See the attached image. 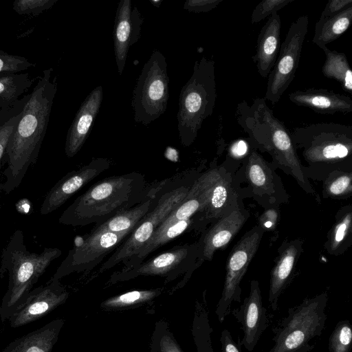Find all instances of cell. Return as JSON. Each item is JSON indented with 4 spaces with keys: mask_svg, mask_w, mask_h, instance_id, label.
I'll list each match as a JSON object with an SVG mask.
<instances>
[{
    "mask_svg": "<svg viewBox=\"0 0 352 352\" xmlns=\"http://www.w3.org/2000/svg\"><path fill=\"white\" fill-rule=\"evenodd\" d=\"M52 68L45 69L28 96L21 116L9 138L4 160L7 167L0 190L10 194L19 187L29 168L38 159L56 93Z\"/></svg>",
    "mask_w": 352,
    "mask_h": 352,
    "instance_id": "6da1fadb",
    "label": "cell"
},
{
    "mask_svg": "<svg viewBox=\"0 0 352 352\" xmlns=\"http://www.w3.org/2000/svg\"><path fill=\"white\" fill-rule=\"evenodd\" d=\"M150 186L144 175L137 172L104 178L78 197L58 222L74 227L102 223L141 202Z\"/></svg>",
    "mask_w": 352,
    "mask_h": 352,
    "instance_id": "7a4b0ae2",
    "label": "cell"
},
{
    "mask_svg": "<svg viewBox=\"0 0 352 352\" xmlns=\"http://www.w3.org/2000/svg\"><path fill=\"white\" fill-rule=\"evenodd\" d=\"M235 118L238 124L248 135L250 144L269 153L276 162L289 168L305 188V179L291 132L274 116L264 98H255L251 104L245 100L238 103Z\"/></svg>",
    "mask_w": 352,
    "mask_h": 352,
    "instance_id": "3957f363",
    "label": "cell"
},
{
    "mask_svg": "<svg viewBox=\"0 0 352 352\" xmlns=\"http://www.w3.org/2000/svg\"><path fill=\"white\" fill-rule=\"evenodd\" d=\"M214 64L206 56L196 60L190 78L181 90L177 118L179 138L184 146L194 142L203 122L213 113L217 99Z\"/></svg>",
    "mask_w": 352,
    "mask_h": 352,
    "instance_id": "277c9868",
    "label": "cell"
},
{
    "mask_svg": "<svg viewBox=\"0 0 352 352\" xmlns=\"http://www.w3.org/2000/svg\"><path fill=\"white\" fill-rule=\"evenodd\" d=\"M328 294L322 292L289 307L287 316L272 329L273 346L268 352H309L325 327Z\"/></svg>",
    "mask_w": 352,
    "mask_h": 352,
    "instance_id": "5b68a950",
    "label": "cell"
},
{
    "mask_svg": "<svg viewBox=\"0 0 352 352\" xmlns=\"http://www.w3.org/2000/svg\"><path fill=\"white\" fill-rule=\"evenodd\" d=\"M57 248H45L40 253L30 252L23 233L16 230L3 249L0 275L8 273V305L15 304L37 282L47 267L61 255Z\"/></svg>",
    "mask_w": 352,
    "mask_h": 352,
    "instance_id": "8992f818",
    "label": "cell"
},
{
    "mask_svg": "<svg viewBox=\"0 0 352 352\" xmlns=\"http://www.w3.org/2000/svg\"><path fill=\"white\" fill-rule=\"evenodd\" d=\"M170 181V179L166 180L155 206L140 221L112 255L100 265L98 270V274L103 273L118 264L124 265L136 256L162 222L183 201L193 183H182L179 179H176L175 182Z\"/></svg>",
    "mask_w": 352,
    "mask_h": 352,
    "instance_id": "52a82bcc",
    "label": "cell"
},
{
    "mask_svg": "<svg viewBox=\"0 0 352 352\" xmlns=\"http://www.w3.org/2000/svg\"><path fill=\"white\" fill-rule=\"evenodd\" d=\"M294 147L302 148L310 163H337L348 160L352 153V126L320 122L296 126L291 132Z\"/></svg>",
    "mask_w": 352,
    "mask_h": 352,
    "instance_id": "ba28073f",
    "label": "cell"
},
{
    "mask_svg": "<svg viewBox=\"0 0 352 352\" xmlns=\"http://www.w3.org/2000/svg\"><path fill=\"white\" fill-rule=\"evenodd\" d=\"M167 72L165 56L154 50L144 64L133 92L131 105L136 122L148 125L166 110L169 98Z\"/></svg>",
    "mask_w": 352,
    "mask_h": 352,
    "instance_id": "9c48e42d",
    "label": "cell"
},
{
    "mask_svg": "<svg viewBox=\"0 0 352 352\" xmlns=\"http://www.w3.org/2000/svg\"><path fill=\"white\" fill-rule=\"evenodd\" d=\"M199 241L192 244L176 245L156 256L129 268L123 267L109 278L111 284L129 280L140 276H159L171 281L186 273L189 278L198 267Z\"/></svg>",
    "mask_w": 352,
    "mask_h": 352,
    "instance_id": "30bf717a",
    "label": "cell"
},
{
    "mask_svg": "<svg viewBox=\"0 0 352 352\" xmlns=\"http://www.w3.org/2000/svg\"><path fill=\"white\" fill-rule=\"evenodd\" d=\"M309 16H300L290 25L276 63L267 78L264 99L277 103L293 81L298 67L304 41L308 33Z\"/></svg>",
    "mask_w": 352,
    "mask_h": 352,
    "instance_id": "8fae6325",
    "label": "cell"
},
{
    "mask_svg": "<svg viewBox=\"0 0 352 352\" xmlns=\"http://www.w3.org/2000/svg\"><path fill=\"white\" fill-rule=\"evenodd\" d=\"M263 234V230L259 226H254L243 235L229 254L223 288L215 309L220 322L230 314L234 302H241L240 284L258 250Z\"/></svg>",
    "mask_w": 352,
    "mask_h": 352,
    "instance_id": "7c38bea8",
    "label": "cell"
},
{
    "mask_svg": "<svg viewBox=\"0 0 352 352\" xmlns=\"http://www.w3.org/2000/svg\"><path fill=\"white\" fill-rule=\"evenodd\" d=\"M133 230L110 232L92 230L80 236L62 261L54 278L59 279L72 273L89 272L120 245Z\"/></svg>",
    "mask_w": 352,
    "mask_h": 352,
    "instance_id": "4fadbf2b",
    "label": "cell"
},
{
    "mask_svg": "<svg viewBox=\"0 0 352 352\" xmlns=\"http://www.w3.org/2000/svg\"><path fill=\"white\" fill-rule=\"evenodd\" d=\"M107 158H94L87 164L63 177L45 195L40 208L41 214H47L63 205L87 184L109 168Z\"/></svg>",
    "mask_w": 352,
    "mask_h": 352,
    "instance_id": "5bb4252c",
    "label": "cell"
},
{
    "mask_svg": "<svg viewBox=\"0 0 352 352\" xmlns=\"http://www.w3.org/2000/svg\"><path fill=\"white\" fill-rule=\"evenodd\" d=\"M241 324L243 332L241 345L252 352L263 332L270 325L266 308L263 305L259 283L256 280L250 282V294L242 304L230 312Z\"/></svg>",
    "mask_w": 352,
    "mask_h": 352,
    "instance_id": "9a60e30c",
    "label": "cell"
},
{
    "mask_svg": "<svg viewBox=\"0 0 352 352\" xmlns=\"http://www.w3.org/2000/svg\"><path fill=\"white\" fill-rule=\"evenodd\" d=\"M143 19L131 0H121L116 10L113 32L114 54L118 74L124 71L129 47L140 37Z\"/></svg>",
    "mask_w": 352,
    "mask_h": 352,
    "instance_id": "2e32d148",
    "label": "cell"
},
{
    "mask_svg": "<svg viewBox=\"0 0 352 352\" xmlns=\"http://www.w3.org/2000/svg\"><path fill=\"white\" fill-rule=\"evenodd\" d=\"M68 293L58 279L52 278L47 286L34 289L11 318V326L17 327L34 321L63 303Z\"/></svg>",
    "mask_w": 352,
    "mask_h": 352,
    "instance_id": "e0dca14e",
    "label": "cell"
},
{
    "mask_svg": "<svg viewBox=\"0 0 352 352\" xmlns=\"http://www.w3.org/2000/svg\"><path fill=\"white\" fill-rule=\"evenodd\" d=\"M248 218V212L236 207L219 218L199 241V267L203 262L210 261L219 249L226 247L242 228Z\"/></svg>",
    "mask_w": 352,
    "mask_h": 352,
    "instance_id": "ac0fdd59",
    "label": "cell"
},
{
    "mask_svg": "<svg viewBox=\"0 0 352 352\" xmlns=\"http://www.w3.org/2000/svg\"><path fill=\"white\" fill-rule=\"evenodd\" d=\"M102 86L94 88L81 104L66 138L65 152L72 157L81 149L91 129L102 101Z\"/></svg>",
    "mask_w": 352,
    "mask_h": 352,
    "instance_id": "d6986e66",
    "label": "cell"
},
{
    "mask_svg": "<svg viewBox=\"0 0 352 352\" xmlns=\"http://www.w3.org/2000/svg\"><path fill=\"white\" fill-rule=\"evenodd\" d=\"M288 97L295 104L309 108L320 114L331 115L352 111V99L349 96L326 89L296 90L289 93Z\"/></svg>",
    "mask_w": 352,
    "mask_h": 352,
    "instance_id": "ffe728a7",
    "label": "cell"
},
{
    "mask_svg": "<svg viewBox=\"0 0 352 352\" xmlns=\"http://www.w3.org/2000/svg\"><path fill=\"white\" fill-rule=\"evenodd\" d=\"M280 16L276 12L269 17L257 37L256 53L252 59L263 78L268 76L277 59L280 47Z\"/></svg>",
    "mask_w": 352,
    "mask_h": 352,
    "instance_id": "44dd1931",
    "label": "cell"
},
{
    "mask_svg": "<svg viewBox=\"0 0 352 352\" xmlns=\"http://www.w3.org/2000/svg\"><path fill=\"white\" fill-rule=\"evenodd\" d=\"M166 180L151 186L147 195L141 202L96 225L92 230L110 232L133 230L157 202Z\"/></svg>",
    "mask_w": 352,
    "mask_h": 352,
    "instance_id": "7402d4cb",
    "label": "cell"
},
{
    "mask_svg": "<svg viewBox=\"0 0 352 352\" xmlns=\"http://www.w3.org/2000/svg\"><path fill=\"white\" fill-rule=\"evenodd\" d=\"M301 252L302 243L300 240L287 243L272 270L268 302L273 311L278 309V299L292 278V274Z\"/></svg>",
    "mask_w": 352,
    "mask_h": 352,
    "instance_id": "603a6c76",
    "label": "cell"
},
{
    "mask_svg": "<svg viewBox=\"0 0 352 352\" xmlns=\"http://www.w3.org/2000/svg\"><path fill=\"white\" fill-rule=\"evenodd\" d=\"M234 202H236V195L232 188L230 179L222 173L212 188L207 204L201 212L195 214L198 228L218 220L238 207Z\"/></svg>",
    "mask_w": 352,
    "mask_h": 352,
    "instance_id": "cb8c5ba5",
    "label": "cell"
},
{
    "mask_svg": "<svg viewBox=\"0 0 352 352\" xmlns=\"http://www.w3.org/2000/svg\"><path fill=\"white\" fill-rule=\"evenodd\" d=\"M352 22V6L340 13L320 18L315 25L313 43L319 47L336 41L350 27Z\"/></svg>",
    "mask_w": 352,
    "mask_h": 352,
    "instance_id": "d4e9b609",
    "label": "cell"
},
{
    "mask_svg": "<svg viewBox=\"0 0 352 352\" xmlns=\"http://www.w3.org/2000/svg\"><path fill=\"white\" fill-rule=\"evenodd\" d=\"M321 49L325 54V60L322 67V74L338 81L345 91L351 94L352 71L345 54L330 50L327 46Z\"/></svg>",
    "mask_w": 352,
    "mask_h": 352,
    "instance_id": "484cf974",
    "label": "cell"
},
{
    "mask_svg": "<svg viewBox=\"0 0 352 352\" xmlns=\"http://www.w3.org/2000/svg\"><path fill=\"white\" fill-rule=\"evenodd\" d=\"M61 326L62 321L58 320L23 337L11 352H50Z\"/></svg>",
    "mask_w": 352,
    "mask_h": 352,
    "instance_id": "4316f807",
    "label": "cell"
},
{
    "mask_svg": "<svg viewBox=\"0 0 352 352\" xmlns=\"http://www.w3.org/2000/svg\"><path fill=\"white\" fill-rule=\"evenodd\" d=\"M245 173L248 182L256 192H272L271 169L266 161L255 149H251L246 157Z\"/></svg>",
    "mask_w": 352,
    "mask_h": 352,
    "instance_id": "83f0119b",
    "label": "cell"
},
{
    "mask_svg": "<svg viewBox=\"0 0 352 352\" xmlns=\"http://www.w3.org/2000/svg\"><path fill=\"white\" fill-rule=\"evenodd\" d=\"M212 332L206 300L203 298L202 301L196 302L192 326V334L197 352H214Z\"/></svg>",
    "mask_w": 352,
    "mask_h": 352,
    "instance_id": "f1b7e54d",
    "label": "cell"
},
{
    "mask_svg": "<svg viewBox=\"0 0 352 352\" xmlns=\"http://www.w3.org/2000/svg\"><path fill=\"white\" fill-rule=\"evenodd\" d=\"M34 80L28 73L0 74V104L12 103L31 87Z\"/></svg>",
    "mask_w": 352,
    "mask_h": 352,
    "instance_id": "f546056e",
    "label": "cell"
},
{
    "mask_svg": "<svg viewBox=\"0 0 352 352\" xmlns=\"http://www.w3.org/2000/svg\"><path fill=\"white\" fill-rule=\"evenodd\" d=\"M162 288L133 290L111 297L101 303L104 309H120L140 305L153 300L160 295Z\"/></svg>",
    "mask_w": 352,
    "mask_h": 352,
    "instance_id": "4dcf8cb0",
    "label": "cell"
},
{
    "mask_svg": "<svg viewBox=\"0 0 352 352\" xmlns=\"http://www.w3.org/2000/svg\"><path fill=\"white\" fill-rule=\"evenodd\" d=\"M150 346L151 352H184L164 321L155 324Z\"/></svg>",
    "mask_w": 352,
    "mask_h": 352,
    "instance_id": "1f68e13d",
    "label": "cell"
},
{
    "mask_svg": "<svg viewBox=\"0 0 352 352\" xmlns=\"http://www.w3.org/2000/svg\"><path fill=\"white\" fill-rule=\"evenodd\" d=\"M352 348V329L348 320L339 321L329 338V352H350Z\"/></svg>",
    "mask_w": 352,
    "mask_h": 352,
    "instance_id": "d6a6232c",
    "label": "cell"
},
{
    "mask_svg": "<svg viewBox=\"0 0 352 352\" xmlns=\"http://www.w3.org/2000/svg\"><path fill=\"white\" fill-rule=\"evenodd\" d=\"M351 212L348 211L344 212L337 221L331 232L327 245L329 252L336 253L346 240L351 233Z\"/></svg>",
    "mask_w": 352,
    "mask_h": 352,
    "instance_id": "836d02e7",
    "label": "cell"
},
{
    "mask_svg": "<svg viewBox=\"0 0 352 352\" xmlns=\"http://www.w3.org/2000/svg\"><path fill=\"white\" fill-rule=\"evenodd\" d=\"M34 66V63L25 57L9 54L0 50V74H16Z\"/></svg>",
    "mask_w": 352,
    "mask_h": 352,
    "instance_id": "e575fe53",
    "label": "cell"
},
{
    "mask_svg": "<svg viewBox=\"0 0 352 352\" xmlns=\"http://www.w3.org/2000/svg\"><path fill=\"white\" fill-rule=\"evenodd\" d=\"M57 0H15L13 10L19 14L37 16L51 8Z\"/></svg>",
    "mask_w": 352,
    "mask_h": 352,
    "instance_id": "d590c367",
    "label": "cell"
},
{
    "mask_svg": "<svg viewBox=\"0 0 352 352\" xmlns=\"http://www.w3.org/2000/svg\"><path fill=\"white\" fill-rule=\"evenodd\" d=\"M294 0H263L254 9L251 15V23H258L264 19L277 12Z\"/></svg>",
    "mask_w": 352,
    "mask_h": 352,
    "instance_id": "8d00e7d4",
    "label": "cell"
},
{
    "mask_svg": "<svg viewBox=\"0 0 352 352\" xmlns=\"http://www.w3.org/2000/svg\"><path fill=\"white\" fill-rule=\"evenodd\" d=\"M325 190L330 196L337 197L346 195L351 192V174L341 173L329 179Z\"/></svg>",
    "mask_w": 352,
    "mask_h": 352,
    "instance_id": "74e56055",
    "label": "cell"
},
{
    "mask_svg": "<svg viewBox=\"0 0 352 352\" xmlns=\"http://www.w3.org/2000/svg\"><path fill=\"white\" fill-rule=\"evenodd\" d=\"M21 116V112L10 118L0 126V169L4 159L6 146L9 138Z\"/></svg>",
    "mask_w": 352,
    "mask_h": 352,
    "instance_id": "f35d334b",
    "label": "cell"
},
{
    "mask_svg": "<svg viewBox=\"0 0 352 352\" xmlns=\"http://www.w3.org/2000/svg\"><path fill=\"white\" fill-rule=\"evenodd\" d=\"M223 0H187L184 9L191 12H208L217 8Z\"/></svg>",
    "mask_w": 352,
    "mask_h": 352,
    "instance_id": "ab89813d",
    "label": "cell"
},
{
    "mask_svg": "<svg viewBox=\"0 0 352 352\" xmlns=\"http://www.w3.org/2000/svg\"><path fill=\"white\" fill-rule=\"evenodd\" d=\"M250 144L249 141L244 139L234 140L229 146L228 155L234 160L246 158L251 151Z\"/></svg>",
    "mask_w": 352,
    "mask_h": 352,
    "instance_id": "60d3db41",
    "label": "cell"
},
{
    "mask_svg": "<svg viewBox=\"0 0 352 352\" xmlns=\"http://www.w3.org/2000/svg\"><path fill=\"white\" fill-rule=\"evenodd\" d=\"M351 6H352V0H329L320 18L337 14Z\"/></svg>",
    "mask_w": 352,
    "mask_h": 352,
    "instance_id": "b9f144b4",
    "label": "cell"
},
{
    "mask_svg": "<svg viewBox=\"0 0 352 352\" xmlns=\"http://www.w3.org/2000/svg\"><path fill=\"white\" fill-rule=\"evenodd\" d=\"M221 352H241V342L236 343L228 329H223L220 336Z\"/></svg>",
    "mask_w": 352,
    "mask_h": 352,
    "instance_id": "7bdbcfd3",
    "label": "cell"
},
{
    "mask_svg": "<svg viewBox=\"0 0 352 352\" xmlns=\"http://www.w3.org/2000/svg\"><path fill=\"white\" fill-rule=\"evenodd\" d=\"M278 219V212L275 209H269L265 211L259 219V226L264 229H274Z\"/></svg>",
    "mask_w": 352,
    "mask_h": 352,
    "instance_id": "ee69618b",
    "label": "cell"
},
{
    "mask_svg": "<svg viewBox=\"0 0 352 352\" xmlns=\"http://www.w3.org/2000/svg\"><path fill=\"white\" fill-rule=\"evenodd\" d=\"M0 208H1V205H0Z\"/></svg>",
    "mask_w": 352,
    "mask_h": 352,
    "instance_id": "f6af8a7d",
    "label": "cell"
}]
</instances>
